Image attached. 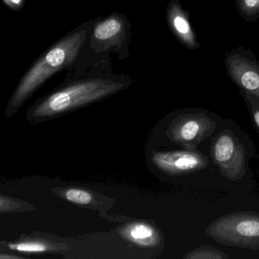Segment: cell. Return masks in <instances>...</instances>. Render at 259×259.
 <instances>
[{"instance_id":"6da1fadb","label":"cell","mask_w":259,"mask_h":259,"mask_svg":"<svg viewBox=\"0 0 259 259\" xmlns=\"http://www.w3.org/2000/svg\"><path fill=\"white\" fill-rule=\"evenodd\" d=\"M134 82L128 75L113 72H92L78 78H66L60 85L37 100L28 109L27 116L31 123L51 120L110 98Z\"/></svg>"},{"instance_id":"7a4b0ae2","label":"cell","mask_w":259,"mask_h":259,"mask_svg":"<svg viewBox=\"0 0 259 259\" xmlns=\"http://www.w3.org/2000/svg\"><path fill=\"white\" fill-rule=\"evenodd\" d=\"M132 34L131 22L122 13L94 19L87 40L76 61L68 69L66 78L92 72H113L110 56L116 54L119 61L130 57Z\"/></svg>"},{"instance_id":"3957f363","label":"cell","mask_w":259,"mask_h":259,"mask_svg":"<svg viewBox=\"0 0 259 259\" xmlns=\"http://www.w3.org/2000/svg\"><path fill=\"white\" fill-rule=\"evenodd\" d=\"M92 24L93 19H90L69 31L34 61L21 78L9 101L5 112L7 117L14 115L51 77L73 66L87 40Z\"/></svg>"},{"instance_id":"277c9868","label":"cell","mask_w":259,"mask_h":259,"mask_svg":"<svg viewBox=\"0 0 259 259\" xmlns=\"http://www.w3.org/2000/svg\"><path fill=\"white\" fill-rule=\"evenodd\" d=\"M204 233L222 245L259 250V213L224 215L210 223Z\"/></svg>"},{"instance_id":"5b68a950","label":"cell","mask_w":259,"mask_h":259,"mask_svg":"<svg viewBox=\"0 0 259 259\" xmlns=\"http://www.w3.org/2000/svg\"><path fill=\"white\" fill-rule=\"evenodd\" d=\"M211 158L223 176L241 180L245 174L246 151L239 139L229 130L218 133L212 141Z\"/></svg>"},{"instance_id":"8992f818","label":"cell","mask_w":259,"mask_h":259,"mask_svg":"<svg viewBox=\"0 0 259 259\" xmlns=\"http://www.w3.org/2000/svg\"><path fill=\"white\" fill-rule=\"evenodd\" d=\"M216 127V122L204 113H186L177 116L170 122L166 136L186 150H196Z\"/></svg>"},{"instance_id":"52a82bcc","label":"cell","mask_w":259,"mask_h":259,"mask_svg":"<svg viewBox=\"0 0 259 259\" xmlns=\"http://www.w3.org/2000/svg\"><path fill=\"white\" fill-rule=\"evenodd\" d=\"M154 166L170 176H183L205 169L209 160L196 150L154 152L151 157Z\"/></svg>"},{"instance_id":"ba28073f","label":"cell","mask_w":259,"mask_h":259,"mask_svg":"<svg viewBox=\"0 0 259 259\" xmlns=\"http://www.w3.org/2000/svg\"><path fill=\"white\" fill-rule=\"evenodd\" d=\"M230 74L233 81L259 101V69L248 60L233 57L229 60Z\"/></svg>"},{"instance_id":"9c48e42d","label":"cell","mask_w":259,"mask_h":259,"mask_svg":"<svg viewBox=\"0 0 259 259\" xmlns=\"http://www.w3.org/2000/svg\"><path fill=\"white\" fill-rule=\"evenodd\" d=\"M166 20L171 31L180 41L191 48L195 45L196 42L190 24L177 0H172L168 6Z\"/></svg>"},{"instance_id":"30bf717a","label":"cell","mask_w":259,"mask_h":259,"mask_svg":"<svg viewBox=\"0 0 259 259\" xmlns=\"http://www.w3.org/2000/svg\"><path fill=\"white\" fill-rule=\"evenodd\" d=\"M122 235L128 241L145 248L160 246L163 237L157 228L148 223H133L122 230Z\"/></svg>"},{"instance_id":"8fae6325","label":"cell","mask_w":259,"mask_h":259,"mask_svg":"<svg viewBox=\"0 0 259 259\" xmlns=\"http://www.w3.org/2000/svg\"><path fill=\"white\" fill-rule=\"evenodd\" d=\"M8 248L19 252L36 254V253L49 252L60 250L54 245H50L48 242L38 239H25L19 242L8 244Z\"/></svg>"},{"instance_id":"7c38bea8","label":"cell","mask_w":259,"mask_h":259,"mask_svg":"<svg viewBox=\"0 0 259 259\" xmlns=\"http://www.w3.org/2000/svg\"><path fill=\"white\" fill-rule=\"evenodd\" d=\"M63 196L69 202L78 205H89L95 199L92 192L80 188H69L65 189L63 192Z\"/></svg>"},{"instance_id":"4fadbf2b","label":"cell","mask_w":259,"mask_h":259,"mask_svg":"<svg viewBox=\"0 0 259 259\" xmlns=\"http://www.w3.org/2000/svg\"><path fill=\"white\" fill-rule=\"evenodd\" d=\"M229 256L212 245L198 247L184 256L186 259H225Z\"/></svg>"},{"instance_id":"5bb4252c","label":"cell","mask_w":259,"mask_h":259,"mask_svg":"<svg viewBox=\"0 0 259 259\" xmlns=\"http://www.w3.org/2000/svg\"><path fill=\"white\" fill-rule=\"evenodd\" d=\"M245 98H247L251 105V111L252 113L253 119H254V123L259 131V101L248 93H245Z\"/></svg>"},{"instance_id":"9a60e30c","label":"cell","mask_w":259,"mask_h":259,"mask_svg":"<svg viewBox=\"0 0 259 259\" xmlns=\"http://www.w3.org/2000/svg\"><path fill=\"white\" fill-rule=\"evenodd\" d=\"M240 6L245 13L259 11V0H240Z\"/></svg>"},{"instance_id":"2e32d148","label":"cell","mask_w":259,"mask_h":259,"mask_svg":"<svg viewBox=\"0 0 259 259\" xmlns=\"http://www.w3.org/2000/svg\"><path fill=\"white\" fill-rule=\"evenodd\" d=\"M3 2L10 10L19 11L25 7L26 0H3Z\"/></svg>"},{"instance_id":"e0dca14e","label":"cell","mask_w":259,"mask_h":259,"mask_svg":"<svg viewBox=\"0 0 259 259\" xmlns=\"http://www.w3.org/2000/svg\"><path fill=\"white\" fill-rule=\"evenodd\" d=\"M19 256H16V255H7V254H1V256H0V258L4 259V258H19Z\"/></svg>"}]
</instances>
